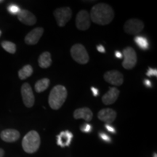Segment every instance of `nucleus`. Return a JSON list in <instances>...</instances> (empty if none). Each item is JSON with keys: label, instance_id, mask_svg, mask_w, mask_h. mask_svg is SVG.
Here are the masks:
<instances>
[{"label": "nucleus", "instance_id": "1", "mask_svg": "<svg viewBox=\"0 0 157 157\" xmlns=\"http://www.w3.org/2000/svg\"><path fill=\"white\" fill-rule=\"evenodd\" d=\"M91 21L99 25H108L114 17L113 10L105 3H99L92 8L90 15Z\"/></svg>", "mask_w": 157, "mask_h": 157}, {"label": "nucleus", "instance_id": "2", "mask_svg": "<svg viewBox=\"0 0 157 157\" xmlns=\"http://www.w3.org/2000/svg\"><path fill=\"white\" fill-rule=\"evenodd\" d=\"M67 90L63 85H57L52 88L49 95V105L53 110L61 108L67 98Z\"/></svg>", "mask_w": 157, "mask_h": 157}, {"label": "nucleus", "instance_id": "3", "mask_svg": "<svg viewBox=\"0 0 157 157\" xmlns=\"http://www.w3.org/2000/svg\"><path fill=\"white\" fill-rule=\"evenodd\" d=\"M40 137L35 130H31L25 135L22 140V146L25 152L33 154L37 151L40 146Z\"/></svg>", "mask_w": 157, "mask_h": 157}, {"label": "nucleus", "instance_id": "4", "mask_svg": "<svg viewBox=\"0 0 157 157\" xmlns=\"http://www.w3.org/2000/svg\"><path fill=\"white\" fill-rule=\"evenodd\" d=\"M71 55L72 58L80 64H86L89 61V55L85 48L81 44H74L71 48Z\"/></svg>", "mask_w": 157, "mask_h": 157}, {"label": "nucleus", "instance_id": "5", "mask_svg": "<svg viewBox=\"0 0 157 157\" xmlns=\"http://www.w3.org/2000/svg\"><path fill=\"white\" fill-rule=\"evenodd\" d=\"M122 56L124 57V61L122 66L125 69H132L137 63V55L135 50L132 48L127 47L123 50Z\"/></svg>", "mask_w": 157, "mask_h": 157}, {"label": "nucleus", "instance_id": "6", "mask_svg": "<svg viewBox=\"0 0 157 157\" xmlns=\"http://www.w3.org/2000/svg\"><path fill=\"white\" fill-rule=\"evenodd\" d=\"M54 16L59 26L63 27L71 18L72 11L69 7H60L55 10Z\"/></svg>", "mask_w": 157, "mask_h": 157}, {"label": "nucleus", "instance_id": "7", "mask_svg": "<svg viewBox=\"0 0 157 157\" xmlns=\"http://www.w3.org/2000/svg\"><path fill=\"white\" fill-rule=\"evenodd\" d=\"M144 24L140 20L132 18L125 22L124 25V30L128 34L136 35L143 31Z\"/></svg>", "mask_w": 157, "mask_h": 157}, {"label": "nucleus", "instance_id": "8", "mask_svg": "<svg viewBox=\"0 0 157 157\" xmlns=\"http://www.w3.org/2000/svg\"><path fill=\"white\" fill-rule=\"evenodd\" d=\"M21 95L24 105L27 108H31L34 104V95L29 83H24L21 87Z\"/></svg>", "mask_w": 157, "mask_h": 157}, {"label": "nucleus", "instance_id": "9", "mask_svg": "<svg viewBox=\"0 0 157 157\" xmlns=\"http://www.w3.org/2000/svg\"><path fill=\"white\" fill-rule=\"evenodd\" d=\"M76 25L78 29L86 31L90 26V17L87 11L82 10L78 12L76 17Z\"/></svg>", "mask_w": 157, "mask_h": 157}, {"label": "nucleus", "instance_id": "10", "mask_svg": "<svg viewBox=\"0 0 157 157\" xmlns=\"http://www.w3.org/2000/svg\"><path fill=\"white\" fill-rule=\"evenodd\" d=\"M104 79L108 83L116 86H120L123 84L124 77L122 74L116 70L109 71L104 74Z\"/></svg>", "mask_w": 157, "mask_h": 157}, {"label": "nucleus", "instance_id": "11", "mask_svg": "<svg viewBox=\"0 0 157 157\" xmlns=\"http://www.w3.org/2000/svg\"><path fill=\"white\" fill-rule=\"evenodd\" d=\"M44 29L41 27L36 28L31 31L25 37V42L29 45H34L38 43V42L42 37Z\"/></svg>", "mask_w": 157, "mask_h": 157}, {"label": "nucleus", "instance_id": "12", "mask_svg": "<svg viewBox=\"0 0 157 157\" xmlns=\"http://www.w3.org/2000/svg\"><path fill=\"white\" fill-rule=\"evenodd\" d=\"M98 117L100 120L104 121L107 124H110L114 121L117 117V112L111 109H104L98 112Z\"/></svg>", "mask_w": 157, "mask_h": 157}, {"label": "nucleus", "instance_id": "13", "mask_svg": "<svg viewBox=\"0 0 157 157\" xmlns=\"http://www.w3.org/2000/svg\"><path fill=\"white\" fill-rule=\"evenodd\" d=\"M17 15L19 21L23 24L33 25L36 23V17H35V15L27 10H21Z\"/></svg>", "mask_w": 157, "mask_h": 157}, {"label": "nucleus", "instance_id": "14", "mask_svg": "<svg viewBox=\"0 0 157 157\" xmlns=\"http://www.w3.org/2000/svg\"><path fill=\"white\" fill-rule=\"evenodd\" d=\"M119 95V90L116 87H110L109 90L102 97V102L105 105L114 103Z\"/></svg>", "mask_w": 157, "mask_h": 157}, {"label": "nucleus", "instance_id": "15", "mask_svg": "<svg viewBox=\"0 0 157 157\" xmlns=\"http://www.w3.org/2000/svg\"><path fill=\"white\" fill-rule=\"evenodd\" d=\"M2 140L7 143H13L20 138V132L16 129H7L3 130L0 134Z\"/></svg>", "mask_w": 157, "mask_h": 157}, {"label": "nucleus", "instance_id": "16", "mask_svg": "<svg viewBox=\"0 0 157 157\" xmlns=\"http://www.w3.org/2000/svg\"><path fill=\"white\" fill-rule=\"evenodd\" d=\"M73 138V134L68 130L62 131L57 136V144L62 148L69 146Z\"/></svg>", "mask_w": 157, "mask_h": 157}, {"label": "nucleus", "instance_id": "17", "mask_svg": "<svg viewBox=\"0 0 157 157\" xmlns=\"http://www.w3.org/2000/svg\"><path fill=\"white\" fill-rule=\"evenodd\" d=\"M93 117V113L89 108L84 107L75 110L74 113V117L76 119H83L86 121H90Z\"/></svg>", "mask_w": 157, "mask_h": 157}, {"label": "nucleus", "instance_id": "18", "mask_svg": "<svg viewBox=\"0 0 157 157\" xmlns=\"http://www.w3.org/2000/svg\"><path fill=\"white\" fill-rule=\"evenodd\" d=\"M39 66L42 68H47L50 67L52 64L51 55L49 52H44L40 55L38 59Z\"/></svg>", "mask_w": 157, "mask_h": 157}, {"label": "nucleus", "instance_id": "19", "mask_svg": "<svg viewBox=\"0 0 157 157\" xmlns=\"http://www.w3.org/2000/svg\"><path fill=\"white\" fill-rule=\"evenodd\" d=\"M49 85H50V79L48 78H44L42 79L39 80L35 84V90L37 93H42L44 90L48 89Z\"/></svg>", "mask_w": 157, "mask_h": 157}, {"label": "nucleus", "instance_id": "20", "mask_svg": "<svg viewBox=\"0 0 157 157\" xmlns=\"http://www.w3.org/2000/svg\"><path fill=\"white\" fill-rule=\"evenodd\" d=\"M33 74V68L30 65H26L23 66L18 71V76L21 79H25L29 76H31Z\"/></svg>", "mask_w": 157, "mask_h": 157}, {"label": "nucleus", "instance_id": "21", "mask_svg": "<svg viewBox=\"0 0 157 157\" xmlns=\"http://www.w3.org/2000/svg\"><path fill=\"white\" fill-rule=\"evenodd\" d=\"M135 42L136 43V44L139 47L140 49H142L143 50H148L149 48V44L148 41L147 40L146 38H145L144 36H137L135 37L134 39Z\"/></svg>", "mask_w": 157, "mask_h": 157}, {"label": "nucleus", "instance_id": "22", "mask_svg": "<svg viewBox=\"0 0 157 157\" xmlns=\"http://www.w3.org/2000/svg\"><path fill=\"white\" fill-rule=\"evenodd\" d=\"M2 47L4 50L7 51V52L11 54H14L16 52V46L13 42H9V41H4L2 42Z\"/></svg>", "mask_w": 157, "mask_h": 157}, {"label": "nucleus", "instance_id": "23", "mask_svg": "<svg viewBox=\"0 0 157 157\" xmlns=\"http://www.w3.org/2000/svg\"><path fill=\"white\" fill-rule=\"evenodd\" d=\"M7 10L12 15H17L21 12V9L15 4H10L7 7Z\"/></svg>", "mask_w": 157, "mask_h": 157}, {"label": "nucleus", "instance_id": "24", "mask_svg": "<svg viewBox=\"0 0 157 157\" xmlns=\"http://www.w3.org/2000/svg\"><path fill=\"white\" fill-rule=\"evenodd\" d=\"M82 132H90L92 131V126L91 124H84L82 125V127H80Z\"/></svg>", "mask_w": 157, "mask_h": 157}, {"label": "nucleus", "instance_id": "25", "mask_svg": "<svg viewBox=\"0 0 157 157\" xmlns=\"http://www.w3.org/2000/svg\"><path fill=\"white\" fill-rule=\"evenodd\" d=\"M146 75L149 76V77H151V76H157V70L156 69V68H152L149 67L148 68V71H147Z\"/></svg>", "mask_w": 157, "mask_h": 157}, {"label": "nucleus", "instance_id": "26", "mask_svg": "<svg viewBox=\"0 0 157 157\" xmlns=\"http://www.w3.org/2000/svg\"><path fill=\"white\" fill-rule=\"evenodd\" d=\"M99 135H100V137H101V138L102 139V140H104V141H105V142L110 143L111 141V137H110L108 135L105 134V133L100 132L99 133Z\"/></svg>", "mask_w": 157, "mask_h": 157}, {"label": "nucleus", "instance_id": "27", "mask_svg": "<svg viewBox=\"0 0 157 157\" xmlns=\"http://www.w3.org/2000/svg\"><path fill=\"white\" fill-rule=\"evenodd\" d=\"M105 128H106L107 130L109 131V132H112V133H115V132H116V129H115V128H114V127H113L111 126V125L107 124H105Z\"/></svg>", "mask_w": 157, "mask_h": 157}, {"label": "nucleus", "instance_id": "28", "mask_svg": "<svg viewBox=\"0 0 157 157\" xmlns=\"http://www.w3.org/2000/svg\"><path fill=\"white\" fill-rule=\"evenodd\" d=\"M97 50L98 52H101V53H104V52H105V48L103 46L102 44H99L97 46Z\"/></svg>", "mask_w": 157, "mask_h": 157}, {"label": "nucleus", "instance_id": "29", "mask_svg": "<svg viewBox=\"0 0 157 157\" xmlns=\"http://www.w3.org/2000/svg\"><path fill=\"white\" fill-rule=\"evenodd\" d=\"M91 90H92V92H93V95L95 96V97H97V96H98L99 91H98V90L97 89V88L93 87H91Z\"/></svg>", "mask_w": 157, "mask_h": 157}, {"label": "nucleus", "instance_id": "30", "mask_svg": "<svg viewBox=\"0 0 157 157\" xmlns=\"http://www.w3.org/2000/svg\"><path fill=\"white\" fill-rule=\"evenodd\" d=\"M144 84L146 86V87H151V81L150 80H148V79H145L144 80Z\"/></svg>", "mask_w": 157, "mask_h": 157}, {"label": "nucleus", "instance_id": "31", "mask_svg": "<svg viewBox=\"0 0 157 157\" xmlns=\"http://www.w3.org/2000/svg\"><path fill=\"white\" fill-rule=\"evenodd\" d=\"M115 56L117 57V58H119V59L123 58L122 53H121V52H119V51H116V52H115Z\"/></svg>", "mask_w": 157, "mask_h": 157}, {"label": "nucleus", "instance_id": "32", "mask_svg": "<svg viewBox=\"0 0 157 157\" xmlns=\"http://www.w3.org/2000/svg\"><path fill=\"white\" fill-rule=\"evenodd\" d=\"M5 155V151L2 148H0V157H3Z\"/></svg>", "mask_w": 157, "mask_h": 157}, {"label": "nucleus", "instance_id": "33", "mask_svg": "<svg viewBox=\"0 0 157 157\" xmlns=\"http://www.w3.org/2000/svg\"><path fill=\"white\" fill-rule=\"evenodd\" d=\"M154 157H157V154H154Z\"/></svg>", "mask_w": 157, "mask_h": 157}, {"label": "nucleus", "instance_id": "34", "mask_svg": "<svg viewBox=\"0 0 157 157\" xmlns=\"http://www.w3.org/2000/svg\"><path fill=\"white\" fill-rule=\"evenodd\" d=\"M2 2H3V1L2 0H0V3H2Z\"/></svg>", "mask_w": 157, "mask_h": 157}, {"label": "nucleus", "instance_id": "35", "mask_svg": "<svg viewBox=\"0 0 157 157\" xmlns=\"http://www.w3.org/2000/svg\"><path fill=\"white\" fill-rule=\"evenodd\" d=\"M1 35H2V31L0 30V36H1Z\"/></svg>", "mask_w": 157, "mask_h": 157}]
</instances>
